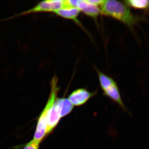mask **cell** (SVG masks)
<instances>
[{
    "instance_id": "7",
    "label": "cell",
    "mask_w": 149,
    "mask_h": 149,
    "mask_svg": "<svg viewBox=\"0 0 149 149\" xmlns=\"http://www.w3.org/2000/svg\"><path fill=\"white\" fill-rule=\"evenodd\" d=\"M57 99V98L48 112L47 129V136L52 133L61 118L59 107Z\"/></svg>"
},
{
    "instance_id": "8",
    "label": "cell",
    "mask_w": 149,
    "mask_h": 149,
    "mask_svg": "<svg viewBox=\"0 0 149 149\" xmlns=\"http://www.w3.org/2000/svg\"><path fill=\"white\" fill-rule=\"evenodd\" d=\"M80 11L77 8L73 7L64 8L57 10L54 13L58 16L67 19L73 20L77 24H80L77 17Z\"/></svg>"
},
{
    "instance_id": "2",
    "label": "cell",
    "mask_w": 149,
    "mask_h": 149,
    "mask_svg": "<svg viewBox=\"0 0 149 149\" xmlns=\"http://www.w3.org/2000/svg\"><path fill=\"white\" fill-rule=\"evenodd\" d=\"M58 78L54 75L51 80V91L47 102L37 120V126L33 139L40 143L47 136V129L48 112L57 98L58 94L59 91V87L58 85Z\"/></svg>"
},
{
    "instance_id": "6",
    "label": "cell",
    "mask_w": 149,
    "mask_h": 149,
    "mask_svg": "<svg viewBox=\"0 0 149 149\" xmlns=\"http://www.w3.org/2000/svg\"><path fill=\"white\" fill-rule=\"evenodd\" d=\"M96 92H90L85 88H79L70 94L68 100L74 106H81L95 95Z\"/></svg>"
},
{
    "instance_id": "5",
    "label": "cell",
    "mask_w": 149,
    "mask_h": 149,
    "mask_svg": "<svg viewBox=\"0 0 149 149\" xmlns=\"http://www.w3.org/2000/svg\"><path fill=\"white\" fill-rule=\"evenodd\" d=\"M67 2L70 7L77 8L80 12L92 18H97L101 13L100 9L98 6L90 3L88 0H69Z\"/></svg>"
},
{
    "instance_id": "11",
    "label": "cell",
    "mask_w": 149,
    "mask_h": 149,
    "mask_svg": "<svg viewBox=\"0 0 149 149\" xmlns=\"http://www.w3.org/2000/svg\"><path fill=\"white\" fill-rule=\"evenodd\" d=\"M40 143L35 140L32 141L25 144L22 149H39Z\"/></svg>"
},
{
    "instance_id": "12",
    "label": "cell",
    "mask_w": 149,
    "mask_h": 149,
    "mask_svg": "<svg viewBox=\"0 0 149 149\" xmlns=\"http://www.w3.org/2000/svg\"><path fill=\"white\" fill-rule=\"evenodd\" d=\"M88 1L90 3L97 6H100L103 1L101 0H88Z\"/></svg>"
},
{
    "instance_id": "1",
    "label": "cell",
    "mask_w": 149,
    "mask_h": 149,
    "mask_svg": "<svg viewBox=\"0 0 149 149\" xmlns=\"http://www.w3.org/2000/svg\"><path fill=\"white\" fill-rule=\"evenodd\" d=\"M101 13L110 17L132 28L141 18L134 15L124 3L115 0L103 1L100 6Z\"/></svg>"
},
{
    "instance_id": "4",
    "label": "cell",
    "mask_w": 149,
    "mask_h": 149,
    "mask_svg": "<svg viewBox=\"0 0 149 149\" xmlns=\"http://www.w3.org/2000/svg\"><path fill=\"white\" fill-rule=\"evenodd\" d=\"M70 7L66 1L61 0H46L42 1L34 7L28 10H25L22 12L11 16L8 18L4 19L7 20L12 19L18 17L23 15H27L30 14L38 13L41 12H54L64 8Z\"/></svg>"
},
{
    "instance_id": "3",
    "label": "cell",
    "mask_w": 149,
    "mask_h": 149,
    "mask_svg": "<svg viewBox=\"0 0 149 149\" xmlns=\"http://www.w3.org/2000/svg\"><path fill=\"white\" fill-rule=\"evenodd\" d=\"M97 71L100 85L103 91L104 95L118 104L123 110L128 112V109L123 102L119 88L116 82L112 77L100 70H97Z\"/></svg>"
},
{
    "instance_id": "9",
    "label": "cell",
    "mask_w": 149,
    "mask_h": 149,
    "mask_svg": "<svg viewBox=\"0 0 149 149\" xmlns=\"http://www.w3.org/2000/svg\"><path fill=\"white\" fill-rule=\"evenodd\" d=\"M57 100L59 107L61 118L69 114L72 111L74 106L68 99L57 98Z\"/></svg>"
},
{
    "instance_id": "10",
    "label": "cell",
    "mask_w": 149,
    "mask_h": 149,
    "mask_svg": "<svg viewBox=\"0 0 149 149\" xmlns=\"http://www.w3.org/2000/svg\"><path fill=\"white\" fill-rule=\"evenodd\" d=\"M124 2L128 7L140 10H149V0H128Z\"/></svg>"
}]
</instances>
